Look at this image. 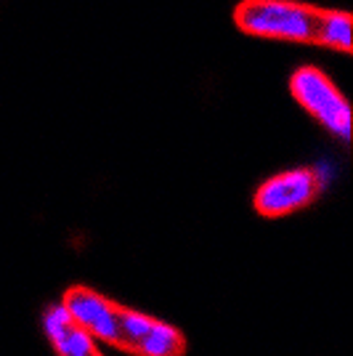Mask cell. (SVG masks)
Masks as SVG:
<instances>
[{
	"instance_id": "6da1fadb",
	"label": "cell",
	"mask_w": 353,
	"mask_h": 356,
	"mask_svg": "<svg viewBox=\"0 0 353 356\" xmlns=\"http://www.w3.org/2000/svg\"><path fill=\"white\" fill-rule=\"evenodd\" d=\"M61 309L96 343H106L133 356H183L186 338L173 325L149 314L131 312L106 296L74 284L61 298Z\"/></svg>"
},
{
	"instance_id": "3957f363",
	"label": "cell",
	"mask_w": 353,
	"mask_h": 356,
	"mask_svg": "<svg viewBox=\"0 0 353 356\" xmlns=\"http://www.w3.org/2000/svg\"><path fill=\"white\" fill-rule=\"evenodd\" d=\"M290 93L309 115L322 122L327 131L340 136L343 141L351 138V104L338 90V86L316 67H300L290 77Z\"/></svg>"
},
{
	"instance_id": "5b68a950",
	"label": "cell",
	"mask_w": 353,
	"mask_h": 356,
	"mask_svg": "<svg viewBox=\"0 0 353 356\" xmlns=\"http://www.w3.org/2000/svg\"><path fill=\"white\" fill-rule=\"evenodd\" d=\"M43 327L56 356H101L99 343L59 306H51L43 316Z\"/></svg>"
},
{
	"instance_id": "7a4b0ae2",
	"label": "cell",
	"mask_w": 353,
	"mask_h": 356,
	"mask_svg": "<svg viewBox=\"0 0 353 356\" xmlns=\"http://www.w3.org/2000/svg\"><path fill=\"white\" fill-rule=\"evenodd\" d=\"M234 22L255 38L319 45L324 11L295 0H242L234 8Z\"/></svg>"
},
{
	"instance_id": "8992f818",
	"label": "cell",
	"mask_w": 353,
	"mask_h": 356,
	"mask_svg": "<svg viewBox=\"0 0 353 356\" xmlns=\"http://www.w3.org/2000/svg\"><path fill=\"white\" fill-rule=\"evenodd\" d=\"M351 32H353L351 14H345V11H324L322 40H319V45L338 48L343 54H351V48H353Z\"/></svg>"
},
{
	"instance_id": "277c9868",
	"label": "cell",
	"mask_w": 353,
	"mask_h": 356,
	"mask_svg": "<svg viewBox=\"0 0 353 356\" xmlns=\"http://www.w3.org/2000/svg\"><path fill=\"white\" fill-rule=\"evenodd\" d=\"M327 178L319 168H293L279 176L265 178L255 189L252 208L263 218H281L297 210L309 208L311 202L324 192Z\"/></svg>"
}]
</instances>
